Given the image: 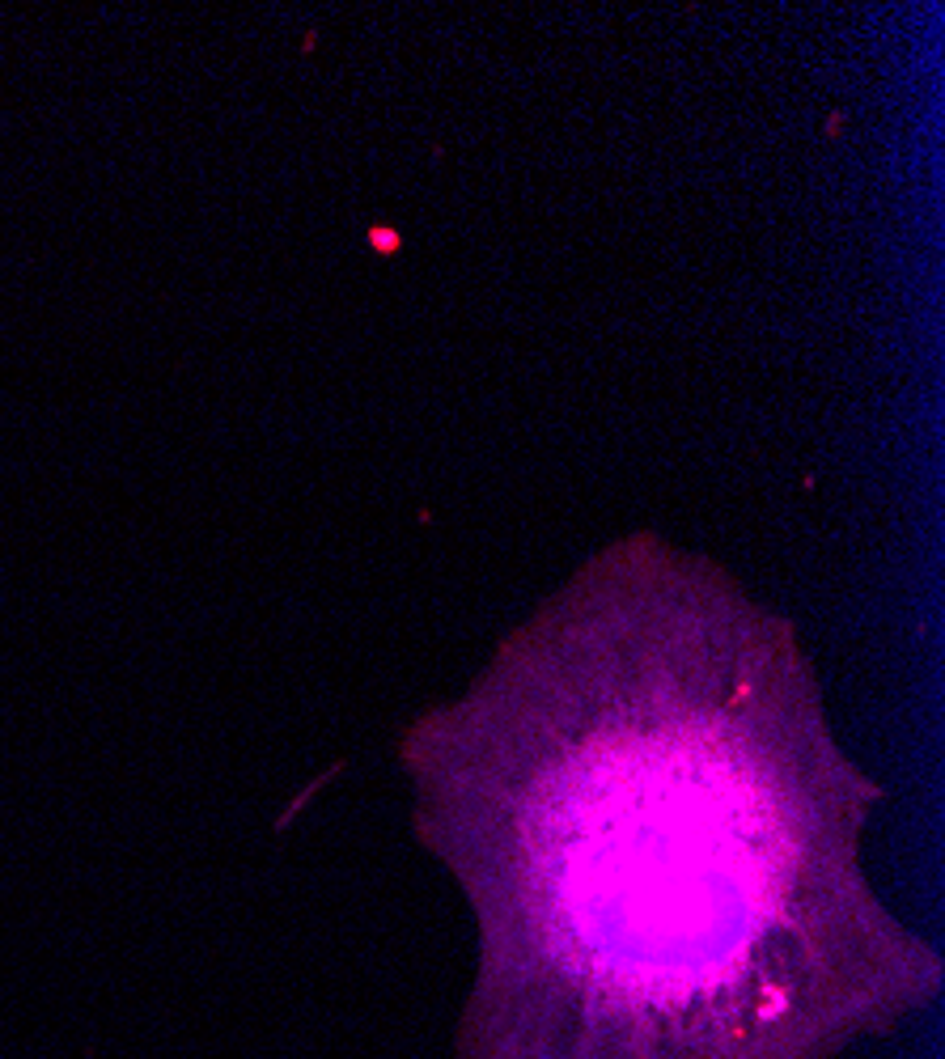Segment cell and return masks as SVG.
<instances>
[{
	"mask_svg": "<svg viewBox=\"0 0 945 1059\" xmlns=\"http://www.w3.org/2000/svg\"><path fill=\"white\" fill-rule=\"evenodd\" d=\"M399 759L475 915L458 1059H840L941 992L797 627L662 534L590 555Z\"/></svg>",
	"mask_w": 945,
	"mask_h": 1059,
	"instance_id": "1",
	"label": "cell"
}]
</instances>
